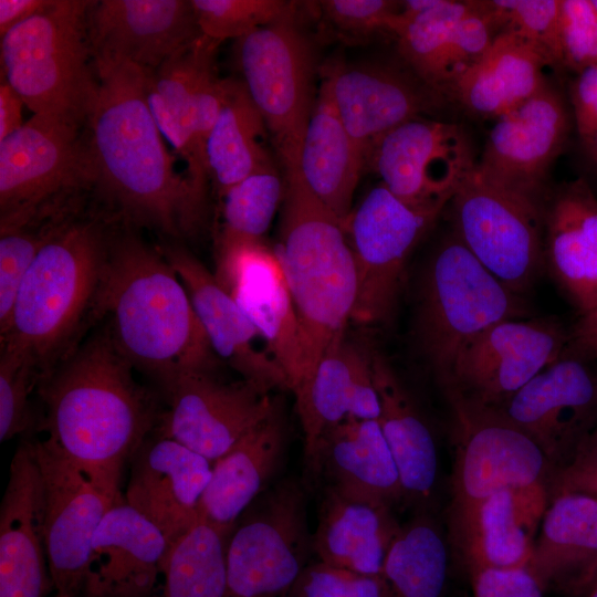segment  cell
Instances as JSON below:
<instances>
[{"label": "cell", "instance_id": "cell-1", "mask_svg": "<svg viewBox=\"0 0 597 597\" xmlns=\"http://www.w3.org/2000/svg\"><path fill=\"white\" fill-rule=\"evenodd\" d=\"M96 87L86 115V180L128 220L178 235L201 220L189 182L178 174L149 108L146 71L93 62Z\"/></svg>", "mask_w": 597, "mask_h": 597}, {"label": "cell", "instance_id": "cell-2", "mask_svg": "<svg viewBox=\"0 0 597 597\" xmlns=\"http://www.w3.org/2000/svg\"><path fill=\"white\" fill-rule=\"evenodd\" d=\"M93 315L107 318L116 348L161 386L219 366L178 274L160 249L135 234L111 239Z\"/></svg>", "mask_w": 597, "mask_h": 597}, {"label": "cell", "instance_id": "cell-3", "mask_svg": "<svg viewBox=\"0 0 597 597\" xmlns=\"http://www.w3.org/2000/svg\"><path fill=\"white\" fill-rule=\"evenodd\" d=\"M106 328L43 378L49 440L72 462L119 483L155 421L151 396Z\"/></svg>", "mask_w": 597, "mask_h": 597}, {"label": "cell", "instance_id": "cell-4", "mask_svg": "<svg viewBox=\"0 0 597 597\" xmlns=\"http://www.w3.org/2000/svg\"><path fill=\"white\" fill-rule=\"evenodd\" d=\"M284 180L280 239L274 251L298 322L301 385L322 357L345 339L358 281L343 223L308 191L297 171L285 175Z\"/></svg>", "mask_w": 597, "mask_h": 597}, {"label": "cell", "instance_id": "cell-5", "mask_svg": "<svg viewBox=\"0 0 597 597\" xmlns=\"http://www.w3.org/2000/svg\"><path fill=\"white\" fill-rule=\"evenodd\" d=\"M111 237L93 221L69 220L41 249L19 287L11 344L34 360L42 379L93 314Z\"/></svg>", "mask_w": 597, "mask_h": 597}, {"label": "cell", "instance_id": "cell-6", "mask_svg": "<svg viewBox=\"0 0 597 597\" xmlns=\"http://www.w3.org/2000/svg\"><path fill=\"white\" fill-rule=\"evenodd\" d=\"M527 313L507 289L452 232L421 274L415 335L425 362L444 388L462 350L498 322Z\"/></svg>", "mask_w": 597, "mask_h": 597}, {"label": "cell", "instance_id": "cell-7", "mask_svg": "<svg viewBox=\"0 0 597 597\" xmlns=\"http://www.w3.org/2000/svg\"><path fill=\"white\" fill-rule=\"evenodd\" d=\"M91 1L51 4L1 36L2 78L33 114L84 123L96 87L87 34Z\"/></svg>", "mask_w": 597, "mask_h": 597}, {"label": "cell", "instance_id": "cell-8", "mask_svg": "<svg viewBox=\"0 0 597 597\" xmlns=\"http://www.w3.org/2000/svg\"><path fill=\"white\" fill-rule=\"evenodd\" d=\"M447 396L455 441L447 533L451 546L488 498L504 489L547 485L553 470L538 446L501 411Z\"/></svg>", "mask_w": 597, "mask_h": 597}, {"label": "cell", "instance_id": "cell-9", "mask_svg": "<svg viewBox=\"0 0 597 597\" xmlns=\"http://www.w3.org/2000/svg\"><path fill=\"white\" fill-rule=\"evenodd\" d=\"M243 85L261 114L284 176L297 171L311 115L315 60L296 11L238 40Z\"/></svg>", "mask_w": 597, "mask_h": 597}, {"label": "cell", "instance_id": "cell-10", "mask_svg": "<svg viewBox=\"0 0 597 597\" xmlns=\"http://www.w3.org/2000/svg\"><path fill=\"white\" fill-rule=\"evenodd\" d=\"M448 205L453 233L483 266L519 295L532 289L545 269V203L494 182L476 166Z\"/></svg>", "mask_w": 597, "mask_h": 597}, {"label": "cell", "instance_id": "cell-11", "mask_svg": "<svg viewBox=\"0 0 597 597\" xmlns=\"http://www.w3.org/2000/svg\"><path fill=\"white\" fill-rule=\"evenodd\" d=\"M308 547L304 494L283 481L263 492L231 531L224 597H285L307 565Z\"/></svg>", "mask_w": 597, "mask_h": 597}, {"label": "cell", "instance_id": "cell-12", "mask_svg": "<svg viewBox=\"0 0 597 597\" xmlns=\"http://www.w3.org/2000/svg\"><path fill=\"white\" fill-rule=\"evenodd\" d=\"M42 491L45 551L55 597H78L95 531L119 500V483L67 459L49 439L32 443Z\"/></svg>", "mask_w": 597, "mask_h": 597}, {"label": "cell", "instance_id": "cell-13", "mask_svg": "<svg viewBox=\"0 0 597 597\" xmlns=\"http://www.w3.org/2000/svg\"><path fill=\"white\" fill-rule=\"evenodd\" d=\"M442 210L410 207L381 182L352 210L344 229L358 281L353 323L369 326L389 321L408 258Z\"/></svg>", "mask_w": 597, "mask_h": 597}, {"label": "cell", "instance_id": "cell-14", "mask_svg": "<svg viewBox=\"0 0 597 597\" xmlns=\"http://www.w3.org/2000/svg\"><path fill=\"white\" fill-rule=\"evenodd\" d=\"M478 161L464 129L453 123L411 118L383 136L367 166L399 200L443 209Z\"/></svg>", "mask_w": 597, "mask_h": 597}, {"label": "cell", "instance_id": "cell-15", "mask_svg": "<svg viewBox=\"0 0 597 597\" xmlns=\"http://www.w3.org/2000/svg\"><path fill=\"white\" fill-rule=\"evenodd\" d=\"M568 333L552 318L504 320L462 350L446 394L498 408L564 354Z\"/></svg>", "mask_w": 597, "mask_h": 597}, {"label": "cell", "instance_id": "cell-16", "mask_svg": "<svg viewBox=\"0 0 597 597\" xmlns=\"http://www.w3.org/2000/svg\"><path fill=\"white\" fill-rule=\"evenodd\" d=\"M168 409L159 436L214 462L264 420L277 401L248 380L226 383L214 371L191 370L165 386Z\"/></svg>", "mask_w": 597, "mask_h": 597}, {"label": "cell", "instance_id": "cell-17", "mask_svg": "<svg viewBox=\"0 0 597 597\" xmlns=\"http://www.w3.org/2000/svg\"><path fill=\"white\" fill-rule=\"evenodd\" d=\"M82 123L33 114L0 140L1 217L30 212L87 184Z\"/></svg>", "mask_w": 597, "mask_h": 597}, {"label": "cell", "instance_id": "cell-18", "mask_svg": "<svg viewBox=\"0 0 597 597\" xmlns=\"http://www.w3.org/2000/svg\"><path fill=\"white\" fill-rule=\"evenodd\" d=\"M495 409L538 446L554 472L597 427V371L562 356Z\"/></svg>", "mask_w": 597, "mask_h": 597}, {"label": "cell", "instance_id": "cell-19", "mask_svg": "<svg viewBox=\"0 0 597 597\" xmlns=\"http://www.w3.org/2000/svg\"><path fill=\"white\" fill-rule=\"evenodd\" d=\"M569 128L561 93L546 83L495 119L476 166L494 182L545 203L547 171L563 150Z\"/></svg>", "mask_w": 597, "mask_h": 597}, {"label": "cell", "instance_id": "cell-20", "mask_svg": "<svg viewBox=\"0 0 597 597\" xmlns=\"http://www.w3.org/2000/svg\"><path fill=\"white\" fill-rule=\"evenodd\" d=\"M213 274L255 326L293 392L302 380L303 353L294 304L275 251L263 241L217 249Z\"/></svg>", "mask_w": 597, "mask_h": 597}, {"label": "cell", "instance_id": "cell-21", "mask_svg": "<svg viewBox=\"0 0 597 597\" xmlns=\"http://www.w3.org/2000/svg\"><path fill=\"white\" fill-rule=\"evenodd\" d=\"M87 34L93 62H124L150 72L202 33L191 1L102 0L91 1Z\"/></svg>", "mask_w": 597, "mask_h": 597}, {"label": "cell", "instance_id": "cell-22", "mask_svg": "<svg viewBox=\"0 0 597 597\" xmlns=\"http://www.w3.org/2000/svg\"><path fill=\"white\" fill-rule=\"evenodd\" d=\"M328 78L336 111L367 166L373 147L400 124L433 109L441 96L415 74L380 63H334Z\"/></svg>", "mask_w": 597, "mask_h": 597}, {"label": "cell", "instance_id": "cell-23", "mask_svg": "<svg viewBox=\"0 0 597 597\" xmlns=\"http://www.w3.org/2000/svg\"><path fill=\"white\" fill-rule=\"evenodd\" d=\"M160 251L186 286L216 356L264 391L290 390L260 333L214 274L181 247L166 245Z\"/></svg>", "mask_w": 597, "mask_h": 597}, {"label": "cell", "instance_id": "cell-24", "mask_svg": "<svg viewBox=\"0 0 597 597\" xmlns=\"http://www.w3.org/2000/svg\"><path fill=\"white\" fill-rule=\"evenodd\" d=\"M220 42L203 34L159 67L146 72L149 108L161 134L186 163V178L202 214L209 177L206 143L201 137L197 98L203 81L216 70Z\"/></svg>", "mask_w": 597, "mask_h": 597}, {"label": "cell", "instance_id": "cell-25", "mask_svg": "<svg viewBox=\"0 0 597 597\" xmlns=\"http://www.w3.org/2000/svg\"><path fill=\"white\" fill-rule=\"evenodd\" d=\"M212 463L159 436L135 453L124 500L154 523L171 545L200 519Z\"/></svg>", "mask_w": 597, "mask_h": 597}, {"label": "cell", "instance_id": "cell-26", "mask_svg": "<svg viewBox=\"0 0 597 597\" xmlns=\"http://www.w3.org/2000/svg\"><path fill=\"white\" fill-rule=\"evenodd\" d=\"M83 597H149L170 545L164 533L119 499L94 533Z\"/></svg>", "mask_w": 597, "mask_h": 597}, {"label": "cell", "instance_id": "cell-27", "mask_svg": "<svg viewBox=\"0 0 597 597\" xmlns=\"http://www.w3.org/2000/svg\"><path fill=\"white\" fill-rule=\"evenodd\" d=\"M42 520L38 463L32 443H23L0 507V597H46L52 580Z\"/></svg>", "mask_w": 597, "mask_h": 597}, {"label": "cell", "instance_id": "cell-28", "mask_svg": "<svg viewBox=\"0 0 597 597\" xmlns=\"http://www.w3.org/2000/svg\"><path fill=\"white\" fill-rule=\"evenodd\" d=\"M545 269L580 316L597 307V197L584 178L562 184L544 207Z\"/></svg>", "mask_w": 597, "mask_h": 597}, {"label": "cell", "instance_id": "cell-29", "mask_svg": "<svg viewBox=\"0 0 597 597\" xmlns=\"http://www.w3.org/2000/svg\"><path fill=\"white\" fill-rule=\"evenodd\" d=\"M548 502L546 484L494 493L450 546L452 556L460 557L468 574L484 568L528 567Z\"/></svg>", "mask_w": 597, "mask_h": 597}, {"label": "cell", "instance_id": "cell-30", "mask_svg": "<svg viewBox=\"0 0 597 597\" xmlns=\"http://www.w3.org/2000/svg\"><path fill=\"white\" fill-rule=\"evenodd\" d=\"M284 448V420L277 402L264 420L212 463L199 517L231 532L242 514L264 492L280 467Z\"/></svg>", "mask_w": 597, "mask_h": 597}, {"label": "cell", "instance_id": "cell-31", "mask_svg": "<svg viewBox=\"0 0 597 597\" xmlns=\"http://www.w3.org/2000/svg\"><path fill=\"white\" fill-rule=\"evenodd\" d=\"M531 570L545 591L583 594L597 576V499L563 493L549 499Z\"/></svg>", "mask_w": 597, "mask_h": 597}, {"label": "cell", "instance_id": "cell-32", "mask_svg": "<svg viewBox=\"0 0 597 597\" xmlns=\"http://www.w3.org/2000/svg\"><path fill=\"white\" fill-rule=\"evenodd\" d=\"M365 167V157L343 124L323 73L304 132L297 174L308 191L344 226Z\"/></svg>", "mask_w": 597, "mask_h": 597}, {"label": "cell", "instance_id": "cell-33", "mask_svg": "<svg viewBox=\"0 0 597 597\" xmlns=\"http://www.w3.org/2000/svg\"><path fill=\"white\" fill-rule=\"evenodd\" d=\"M329 489L388 505L405 499L397 463L377 420L347 417L320 441L308 462Z\"/></svg>", "mask_w": 597, "mask_h": 597}, {"label": "cell", "instance_id": "cell-34", "mask_svg": "<svg viewBox=\"0 0 597 597\" xmlns=\"http://www.w3.org/2000/svg\"><path fill=\"white\" fill-rule=\"evenodd\" d=\"M400 527L391 505L327 488L312 547L323 563L364 575H383Z\"/></svg>", "mask_w": 597, "mask_h": 597}, {"label": "cell", "instance_id": "cell-35", "mask_svg": "<svg viewBox=\"0 0 597 597\" xmlns=\"http://www.w3.org/2000/svg\"><path fill=\"white\" fill-rule=\"evenodd\" d=\"M370 362L380 400L377 421L397 463L404 496L425 509L433 498L439 471L433 434L385 356L374 352Z\"/></svg>", "mask_w": 597, "mask_h": 597}, {"label": "cell", "instance_id": "cell-36", "mask_svg": "<svg viewBox=\"0 0 597 597\" xmlns=\"http://www.w3.org/2000/svg\"><path fill=\"white\" fill-rule=\"evenodd\" d=\"M544 56L520 38L500 33L484 57L452 88L448 98L468 113L499 118L538 92L546 83Z\"/></svg>", "mask_w": 597, "mask_h": 597}, {"label": "cell", "instance_id": "cell-37", "mask_svg": "<svg viewBox=\"0 0 597 597\" xmlns=\"http://www.w3.org/2000/svg\"><path fill=\"white\" fill-rule=\"evenodd\" d=\"M266 125L242 82L227 78L218 118L206 145L209 176L220 195L272 160L265 148Z\"/></svg>", "mask_w": 597, "mask_h": 597}, {"label": "cell", "instance_id": "cell-38", "mask_svg": "<svg viewBox=\"0 0 597 597\" xmlns=\"http://www.w3.org/2000/svg\"><path fill=\"white\" fill-rule=\"evenodd\" d=\"M452 558L448 534L420 512L401 525L388 552L383 569L388 597H442Z\"/></svg>", "mask_w": 597, "mask_h": 597}, {"label": "cell", "instance_id": "cell-39", "mask_svg": "<svg viewBox=\"0 0 597 597\" xmlns=\"http://www.w3.org/2000/svg\"><path fill=\"white\" fill-rule=\"evenodd\" d=\"M362 353L343 339L293 391L307 462L323 437L348 417L354 369Z\"/></svg>", "mask_w": 597, "mask_h": 597}, {"label": "cell", "instance_id": "cell-40", "mask_svg": "<svg viewBox=\"0 0 597 597\" xmlns=\"http://www.w3.org/2000/svg\"><path fill=\"white\" fill-rule=\"evenodd\" d=\"M231 532L199 519L169 548L163 597H224Z\"/></svg>", "mask_w": 597, "mask_h": 597}, {"label": "cell", "instance_id": "cell-41", "mask_svg": "<svg viewBox=\"0 0 597 597\" xmlns=\"http://www.w3.org/2000/svg\"><path fill=\"white\" fill-rule=\"evenodd\" d=\"M54 203L0 220V336L9 333L21 282L34 259L69 220L55 214Z\"/></svg>", "mask_w": 597, "mask_h": 597}, {"label": "cell", "instance_id": "cell-42", "mask_svg": "<svg viewBox=\"0 0 597 597\" xmlns=\"http://www.w3.org/2000/svg\"><path fill=\"white\" fill-rule=\"evenodd\" d=\"M285 180L271 163L228 188L222 195L217 249L262 242L283 202Z\"/></svg>", "mask_w": 597, "mask_h": 597}, {"label": "cell", "instance_id": "cell-43", "mask_svg": "<svg viewBox=\"0 0 597 597\" xmlns=\"http://www.w3.org/2000/svg\"><path fill=\"white\" fill-rule=\"evenodd\" d=\"M496 33L534 46L548 66L564 70L559 43L561 0H485Z\"/></svg>", "mask_w": 597, "mask_h": 597}, {"label": "cell", "instance_id": "cell-44", "mask_svg": "<svg viewBox=\"0 0 597 597\" xmlns=\"http://www.w3.org/2000/svg\"><path fill=\"white\" fill-rule=\"evenodd\" d=\"M200 32L218 42L241 39L295 12L282 0H191Z\"/></svg>", "mask_w": 597, "mask_h": 597}, {"label": "cell", "instance_id": "cell-45", "mask_svg": "<svg viewBox=\"0 0 597 597\" xmlns=\"http://www.w3.org/2000/svg\"><path fill=\"white\" fill-rule=\"evenodd\" d=\"M40 373L29 354L11 345H1L0 358V440L22 433L30 425V394Z\"/></svg>", "mask_w": 597, "mask_h": 597}, {"label": "cell", "instance_id": "cell-46", "mask_svg": "<svg viewBox=\"0 0 597 597\" xmlns=\"http://www.w3.org/2000/svg\"><path fill=\"white\" fill-rule=\"evenodd\" d=\"M320 13L343 40L362 42L386 33L394 36L401 1L324 0Z\"/></svg>", "mask_w": 597, "mask_h": 597}, {"label": "cell", "instance_id": "cell-47", "mask_svg": "<svg viewBox=\"0 0 597 597\" xmlns=\"http://www.w3.org/2000/svg\"><path fill=\"white\" fill-rule=\"evenodd\" d=\"M285 597H388L383 575H364L321 561L307 564Z\"/></svg>", "mask_w": 597, "mask_h": 597}, {"label": "cell", "instance_id": "cell-48", "mask_svg": "<svg viewBox=\"0 0 597 597\" xmlns=\"http://www.w3.org/2000/svg\"><path fill=\"white\" fill-rule=\"evenodd\" d=\"M559 43L564 70L577 74L597 63V8L593 0H561Z\"/></svg>", "mask_w": 597, "mask_h": 597}, {"label": "cell", "instance_id": "cell-49", "mask_svg": "<svg viewBox=\"0 0 597 597\" xmlns=\"http://www.w3.org/2000/svg\"><path fill=\"white\" fill-rule=\"evenodd\" d=\"M547 490L549 499L563 493L597 499V427L579 444L572 459L552 473Z\"/></svg>", "mask_w": 597, "mask_h": 597}, {"label": "cell", "instance_id": "cell-50", "mask_svg": "<svg viewBox=\"0 0 597 597\" xmlns=\"http://www.w3.org/2000/svg\"><path fill=\"white\" fill-rule=\"evenodd\" d=\"M469 577L472 597H544L545 593L530 567L484 568Z\"/></svg>", "mask_w": 597, "mask_h": 597}, {"label": "cell", "instance_id": "cell-51", "mask_svg": "<svg viewBox=\"0 0 597 597\" xmlns=\"http://www.w3.org/2000/svg\"><path fill=\"white\" fill-rule=\"evenodd\" d=\"M579 139L597 132V63L576 74L569 86Z\"/></svg>", "mask_w": 597, "mask_h": 597}, {"label": "cell", "instance_id": "cell-52", "mask_svg": "<svg viewBox=\"0 0 597 597\" xmlns=\"http://www.w3.org/2000/svg\"><path fill=\"white\" fill-rule=\"evenodd\" d=\"M380 400L375 385L370 354L362 353L352 383L348 417L358 420H378Z\"/></svg>", "mask_w": 597, "mask_h": 597}, {"label": "cell", "instance_id": "cell-53", "mask_svg": "<svg viewBox=\"0 0 597 597\" xmlns=\"http://www.w3.org/2000/svg\"><path fill=\"white\" fill-rule=\"evenodd\" d=\"M563 356H573L587 362L597 360V307L582 315L568 333Z\"/></svg>", "mask_w": 597, "mask_h": 597}, {"label": "cell", "instance_id": "cell-54", "mask_svg": "<svg viewBox=\"0 0 597 597\" xmlns=\"http://www.w3.org/2000/svg\"><path fill=\"white\" fill-rule=\"evenodd\" d=\"M52 0H0V34L32 18L50 6Z\"/></svg>", "mask_w": 597, "mask_h": 597}, {"label": "cell", "instance_id": "cell-55", "mask_svg": "<svg viewBox=\"0 0 597 597\" xmlns=\"http://www.w3.org/2000/svg\"><path fill=\"white\" fill-rule=\"evenodd\" d=\"M23 106L25 104L20 95L2 80L0 84V140L24 124Z\"/></svg>", "mask_w": 597, "mask_h": 597}, {"label": "cell", "instance_id": "cell-56", "mask_svg": "<svg viewBox=\"0 0 597 597\" xmlns=\"http://www.w3.org/2000/svg\"><path fill=\"white\" fill-rule=\"evenodd\" d=\"M580 146L586 159L597 171V132L580 139Z\"/></svg>", "mask_w": 597, "mask_h": 597}, {"label": "cell", "instance_id": "cell-57", "mask_svg": "<svg viewBox=\"0 0 597 597\" xmlns=\"http://www.w3.org/2000/svg\"><path fill=\"white\" fill-rule=\"evenodd\" d=\"M584 594H585V597H597V579L591 584V586Z\"/></svg>", "mask_w": 597, "mask_h": 597}, {"label": "cell", "instance_id": "cell-58", "mask_svg": "<svg viewBox=\"0 0 597 597\" xmlns=\"http://www.w3.org/2000/svg\"><path fill=\"white\" fill-rule=\"evenodd\" d=\"M593 2H594V4H595V6H596V8H597V0H593Z\"/></svg>", "mask_w": 597, "mask_h": 597}, {"label": "cell", "instance_id": "cell-59", "mask_svg": "<svg viewBox=\"0 0 597 597\" xmlns=\"http://www.w3.org/2000/svg\"><path fill=\"white\" fill-rule=\"evenodd\" d=\"M596 579H597V576H596V578L594 579V582H595ZM594 582H593V583H594ZM590 586H591V585H590Z\"/></svg>", "mask_w": 597, "mask_h": 597}]
</instances>
